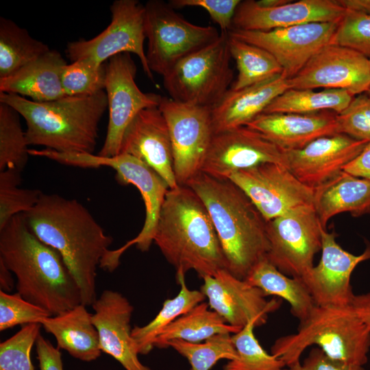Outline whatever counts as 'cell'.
Returning a JSON list of instances; mask_svg holds the SVG:
<instances>
[{"instance_id":"obj_52","label":"cell","mask_w":370,"mask_h":370,"mask_svg":"<svg viewBox=\"0 0 370 370\" xmlns=\"http://www.w3.org/2000/svg\"><path fill=\"white\" fill-rule=\"evenodd\" d=\"M367 92H368L369 97H370V88H369V91Z\"/></svg>"},{"instance_id":"obj_37","label":"cell","mask_w":370,"mask_h":370,"mask_svg":"<svg viewBox=\"0 0 370 370\" xmlns=\"http://www.w3.org/2000/svg\"><path fill=\"white\" fill-rule=\"evenodd\" d=\"M256 325L249 322L232 336L237 358L225 365L223 370H284L286 365L278 358L268 354L256 338Z\"/></svg>"},{"instance_id":"obj_9","label":"cell","mask_w":370,"mask_h":370,"mask_svg":"<svg viewBox=\"0 0 370 370\" xmlns=\"http://www.w3.org/2000/svg\"><path fill=\"white\" fill-rule=\"evenodd\" d=\"M57 162L81 168L109 166L116 171V180L123 185L132 184L140 193L145 206V219L142 230L132 240L121 247L123 251L135 245L147 251L152 243L166 195L169 186L153 169L138 158L126 153L102 157L93 153L54 152Z\"/></svg>"},{"instance_id":"obj_29","label":"cell","mask_w":370,"mask_h":370,"mask_svg":"<svg viewBox=\"0 0 370 370\" xmlns=\"http://www.w3.org/2000/svg\"><path fill=\"white\" fill-rule=\"evenodd\" d=\"M245 280L260 288L266 297L273 295L287 301L291 313L299 322L306 319L316 306L302 280L284 274L267 258L251 269Z\"/></svg>"},{"instance_id":"obj_47","label":"cell","mask_w":370,"mask_h":370,"mask_svg":"<svg viewBox=\"0 0 370 370\" xmlns=\"http://www.w3.org/2000/svg\"><path fill=\"white\" fill-rule=\"evenodd\" d=\"M343 171L370 181V141L362 151L344 167Z\"/></svg>"},{"instance_id":"obj_41","label":"cell","mask_w":370,"mask_h":370,"mask_svg":"<svg viewBox=\"0 0 370 370\" xmlns=\"http://www.w3.org/2000/svg\"><path fill=\"white\" fill-rule=\"evenodd\" d=\"M332 43L354 49L370 60V14L346 10Z\"/></svg>"},{"instance_id":"obj_10","label":"cell","mask_w":370,"mask_h":370,"mask_svg":"<svg viewBox=\"0 0 370 370\" xmlns=\"http://www.w3.org/2000/svg\"><path fill=\"white\" fill-rule=\"evenodd\" d=\"M323 228L314 206H301L267 221V258L284 274L303 280L321 249Z\"/></svg>"},{"instance_id":"obj_27","label":"cell","mask_w":370,"mask_h":370,"mask_svg":"<svg viewBox=\"0 0 370 370\" xmlns=\"http://www.w3.org/2000/svg\"><path fill=\"white\" fill-rule=\"evenodd\" d=\"M92 314L82 304L56 316L42 319L45 330L56 338L57 347L84 362H92L101 354Z\"/></svg>"},{"instance_id":"obj_42","label":"cell","mask_w":370,"mask_h":370,"mask_svg":"<svg viewBox=\"0 0 370 370\" xmlns=\"http://www.w3.org/2000/svg\"><path fill=\"white\" fill-rule=\"evenodd\" d=\"M51 317L42 308L25 300L18 293L10 294L0 291V331L18 325L38 323Z\"/></svg>"},{"instance_id":"obj_2","label":"cell","mask_w":370,"mask_h":370,"mask_svg":"<svg viewBox=\"0 0 370 370\" xmlns=\"http://www.w3.org/2000/svg\"><path fill=\"white\" fill-rule=\"evenodd\" d=\"M0 260L25 300L56 316L82 304L80 289L60 254L29 229L23 213L0 230Z\"/></svg>"},{"instance_id":"obj_6","label":"cell","mask_w":370,"mask_h":370,"mask_svg":"<svg viewBox=\"0 0 370 370\" xmlns=\"http://www.w3.org/2000/svg\"><path fill=\"white\" fill-rule=\"evenodd\" d=\"M314 345L333 360L364 366L370 351V328L352 304L316 305L295 333L274 342L271 354L287 367L300 361L303 352Z\"/></svg>"},{"instance_id":"obj_36","label":"cell","mask_w":370,"mask_h":370,"mask_svg":"<svg viewBox=\"0 0 370 370\" xmlns=\"http://www.w3.org/2000/svg\"><path fill=\"white\" fill-rule=\"evenodd\" d=\"M167 347L185 357L190 365V370H210L221 359L237 358V352L229 333L218 334L200 343L171 340L166 343Z\"/></svg>"},{"instance_id":"obj_13","label":"cell","mask_w":370,"mask_h":370,"mask_svg":"<svg viewBox=\"0 0 370 370\" xmlns=\"http://www.w3.org/2000/svg\"><path fill=\"white\" fill-rule=\"evenodd\" d=\"M159 109L169 130L173 170L179 186L201 172L214 134L211 108L192 106L162 97Z\"/></svg>"},{"instance_id":"obj_25","label":"cell","mask_w":370,"mask_h":370,"mask_svg":"<svg viewBox=\"0 0 370 370\" xmlns=\"http://www.w3.org/2000/svg\"><path fill=\"white\" fill-rule=\"evenodd\" d=\"M288 89V79L282 74L242 89H229L211 108L214 134L246 126Z\"/></svg>"},{"instance_id":"obj_40","label":"cell","mask_w":370,"mask_h":370,"mask_svg":"<svg viewBox=\"0 0 370 370\" xmlns=\"http://www.w3.org/2000/svg\"><path fill=\"white\" fill-rule=\"evenodd\" d=\"M42 325H24L12 336L0 343V370H34L31 352Z\"/></svg>"},{"instance_id":"obj_26","label":"cell","mask_w":370,"mask_h":370,"mask_svg":"<svg viewBox=\"0 0 370 370\" xmlns=\"http://www.w3.org/2000/svg\"><path fill=\"white\" fill-rule=\"evenodd\" d=\"M67 64L60 53L49 50L10 76L0 79V92L16 94L36 102H47L65 95L62 73Z\"/></svg>"},{"instance_id":"obj_8","label":"cell","mask_w":370,"mask_h":370,"mask_svg":"<svg viewBox=\"0 0 370 370\" xmlns=\"http://www.w3.org/2000/svg\"><path fill=\"white\" fill-rule=\"evenodd\" d=\"M144 6L147 64L152 73L162 77L180 60L212 44L220 36L214 27L188 21L169 3L151 0Z\"/></svg>"},{"instance_id":"obj_44","label":"cell","mask_w":370,"mask_h":370,"mask_svg":"<svg viewBox=\"0 0 370 370\" xmlns=\"http://www.w3.org/2000/svg\"><path fill=\"white\" fill-rule=\"evenodd\" d=\"M240 0H170L168 3L174 8L199 7L204 9L211 19L219 25L221 32H228Z\"/></svg>"},{"instance_id":"obj_32","label":"cell","mask_w":370,"mask_h":370,"mask_svg":"<svg viewBox=\"0 0 370 370\" xmlns=\"http://www.w3.org/2000/svg\"><path fill=\"white\" fill-rule=\"evenodd\" d=\"M354 95L343 89L289 88L277 97L263 113L308 114L332 111L339 114L350 104Z\"/></svg>"},{"instance_id":"obj_15","label":"cell","mask_w":370,"mask_h":370,"mask_svg":"<svg viewBox=\"0 0 370 370\" xmlns=\"http://www.w3.org/2000/svg\"><path fill=\"white\" fill-rule=\"evenodd\" d=\"M339 22L310 23L267 31L230 29L228 34L267 50L288 79L319 50L332 43Z\"/></svg>"},{"instance_id":"obj_11","label":"cell","mask_w":370,"mask_h":370,"mask_svg":"<svg viewBox=\"0 0 370 370\" xmlns=\"http://www.w3.org/2000/svg\"><path fill=\"white\" fill-rule=\"evenodd\" d=\"M110 10L109 25L90 40L68 42L67 57L71 62L87 59L101 65L117 54L132 53L139 58L145 75L153 82L144 49L145 6L137 0H116Z\"/></svg>"},{"instance_id":"obj_46","label":"cell","mask_w":370,"mask_h":370,"mask_svg":"<svg viewBox=\"0 0 370 370\" xmlns=\"http://www.w3.org/2000/svg\"><path fill=\"white\" fill-rule=\"evenodd\" d=\"M35 345L40 370H64L60 349L54 347L40 334Z\"/></svg>"},{"instance_id":"obj_23","label":"cell","mask_w":370,"mask_h":370,"mask_svg":"<svg viewBox=\"0 0 370 370\" xmlns=\"http://www.w3.org/2000/svg\"><path fill=\"white\" fill-rule=\"evenodd\" d=\"M131 155L156 171L175 188L173 150L166 119L158 107L141 110L127 127L120 153Z\"/></svg>"},{"instance_id":"obj_21","label":"cell","mask_w":370,"mask_h":370,"mask_svg":"<svg viewBox=\"0 0 370 370\" xmlns=\"http://www.w3.org/2000/svg\"><path fill=\"white\" fill-rule=\"evenodd\" d=\"M345 8L338 0H299L275 8H262L254 0L241 1L231 29L267 31L310 23L339 22Z\"/></svg>"},{"instance_id":"obj_45","label":"cell","mask_w":370,"mask_h":370,"mask_svg":"<svg viewBox=\"0 0 370 370\" xmlns=\"http://www.w3.org/2000/svg\"><path fill=\"white\" fill-rule=\"evenodd\" d=\"M284 370H365L363 366L343 363L328 357L320 348H313L301 362L286 367Z\"/></svg>"},{"instance_id":"obj_39","label":"cell","mask_w":370,"mask_h":370,"mask_svg":"<svg viewBox=\"0 0 370 370\" xmlns=\"http://www.w3.org/2000/svg\"><path fill=\"white\" fill-rule=\"evenodd\" d=\"M106 62L98 65L82 59L67 64L62 73V86L66 96L95 94L106 85Z\"/></svg>"},{"instance_id":"obj_33","label":"cell","mask_w":370,"mask_h":370,"mask_svg":"<svg viewBox=\"0 0 370 370\" xmlns=\"http://www.w3.org/2000/svg\"><path fill=\"white\" fill-rule=\"evenodd\" d=\"M42 42L13 21L0 18V79H5L49 51Z\"/></svg>"},{"instance_id":"obj_22","label":"cell","mask_w":370,"mask_h":370,"mask_svg":"<svg viewBox=\"0 0 370 370\" xmlns=\"http://www.w3.org/2000/svg\"><path fill=\"white\" fill-rule=\"evenodd\" d=\"M91 306L101 352L113 357L125 370H151L138 359L130 325L134 307L127 297L106 289Z\"/></svg>"},{"instance_id":"obj_24","label":"cell","mask_w":370,"mask_h":370,"mask_svg":"<svg viewBox=\"0 0 370 370\" xmlns=\"http://www.w3.org/2000/svg\"><path fill=\"white\" fill-rule=\"evenodd\" d=\"M336 113H262L246 127L284 151L299 149L323 136L341 134Z\"/></svg>"},{"instance_id":"obj_3","label":"cell","mask_w":370,"mask_h":370,"mask_svg":"<svg viewBox=\"0 0 370 370\" xmlns=\"http://www.w3.org/2000/svg\"><path fill=\"white\" fill-rule=\"evenodd\" d=\"M205 204L217 234L226 269L245 280L267 258V221L251 200L229 179L199 172L186 184Z\"/></svg>"},{"instance_id":"obj_38","label":"cell","mask_w":370,"mask_h":370,"mask_svg":"<svg viewBox=\"0 0 370 370\" xmlns=\"http://www.w3.org/2000/svg\"><path fill=\"white\" fill-rule=\"evenodd\" d=\"M21 171L6 169L0 171V230L13 217L32 210L42 192L38 189L20 187Z\"/></svg>"},{"instance_id":"obj_1","label":"cell","mask_w":370,"mask_h":370,"mask_svg":"<svg viewBox=\"0 0 370 370\" xmlns=\"http://www.w3.org/2000/svg\"><path fill=\"white\" fill-rule=\"evenodd\" d=\"M23 214L31 231L60 254L80 289L82 304L92 306L97 299V269L112 238L83 204L58 194L42 193Z\"/></svg>"},{"instance_id":"obj_48","label":"cell","mask_w":370,"mask_h":370,"mask_svg":"<svg viewBox=\"0 0 370 370\" xmlns=\"http://www.w3.org/2000/svg\"><path fill=\"white\" fill-rule=\"evenodd\" d=\"M352 304L362 321L370 328V293L355 295Z\"/></svg>"},{"instance_id":"obj_43","label":"cell","mask_w":370,"mask_h":370,"mask_svg":"<svg viewBox=\"0 0 370 370\" xmlns=\"http://www.w3.org/2000/svg\"><path fill=\"white\" fill-rule=\"evenodd\" d=\"M339 132L353 138L370 141V97L360 94L337 114Z\"/></svg>"},{"instance_id":"obj_34","label":"cell","mask_w":370,"mask_h":370,"mask_svg":"<svg viewBox=\"0 0 370 370\" xmlns=\"http://www.w3.org/2000/svg\"><path fill=\"white\" fill-rule=\"evenodd\" d=\"M228 44L238 70L237 77L230 89H242L282 74V66L267 50L230 35Z\"/></svg>"},{"instance_id":"obj_50","label":"cell","mask_w":370,"mask_h":370,"mask_svg":"<svg viewBox=\"0 0 370 370\" xmlns=\"http://www.w3.org/2000/svg\"><path fill=\"white\" fill-rule=\"evenodd\" d=\"M14 286L12 272L0 260V291L9 293Z\"/></svg>"},{"instance_id":"obj_19","label":"cell","mask_w":370,"mask_h":370,"mask_svg":"<svg viewBox=\"0 0 370 370\" xmlns=\"http://www.w3.org/2000/svg\"><path fill=\"white\" fill-rule=\"evenodd\" d=\"M334 231L321 230V256L302 280L317 306H348L356 295L351 285L352 272L360 262L370 259V244L360 255L343 249Z\"/></svg>"},{"instance_id":"obj_16","label":"cell","mask_w":370,"mask_h":370,"mask_svg":"<svg viewBox=\"0 0 370 370\" xmlns=\"http://www.w3.org/2000/svg\"><path fill=\"white\" fill-rule=\"evenodd\" d=\"M288 82L289 88L343 89L354 96L363 94L370 88V60L331 43L319 50Z\"/></svg>"},{"instance_id":"obj_12","label":"cell","mask_w":370,"mask_h":370,"mask_svg":"<svg viewBox=\"0 0 370 370\" xmlns=\"http://www.w3.org/2000/svg\"><path fill=\"white\" fill-rule=\"evenodd\" d=\"M136 65L129 53H119L106 62V93L109 121L104 143L97 155L112 157L119 154L124 133L143 110L159 107L162 96L144 92L135 78Z\"/></svg>"},{"instance_id":"obj_20","label":"cell","mask_w":370,"mask_h":370,"mask_svg":"<svg viewBox=\"0 0 370 370\" xmlns=\"http://www.w3.org/2000/svg\"><path fill=\"white\" fill-rule=\"evenodd\" d=\"M368 142L344 134L321 137L301 149L284 151L282 164L301 183L315 189L343 172Z\"/></svg>"},{"instance_id":"obj_18","label":"cell","mask_w":370,"mask_h":370,"mask_svg":"<svg viewBox=\"0 0 370 370\" xmlns=\"http://www.w3.org/2000/svg\"><path fill=\"white\" fill-rule=\"evenodd\" d=\"M203 280L200 291L208 299L210 309L227 323L240 329L249 322H254L256 327L262 325L269 314L280 307L275 299L267 301L260 288L236 278L227 269Z\"/></svg>"},{"instance_id":"obj_14","label":"cell","mask_w":370,"mask_h":370,"mask_svg":"<svg viewBox=\"0 0 370 370\" xmlns=\"http://www.w3.org/2000/svg\"><path fill=\"white\" fill-rule=\"evenodd\" d=\"M227 179L245 192L267 221L293 209L314 206L315 189L301 183L282 164H262Z\"/></svg>"},{"instance_id":"obj_30","label":"cell","mask_w":370,"mask_h":370,"mask_svg":"<svg viewBox=\"0 0 370 370\" xmlns=\"http://www.w3.org/2000/svg\"><path fill=\"white\" fill-rule=\"evenodd\" d=\"M208 306L203 301L178 317L160 333L154 341V347L164 348L168 341L175 339L200 343L218 334H235L241 330L227 323Z\"/></svg>"},{"instance_id":"obj_31","label":"cell","mask_w":370,"mask_h":370,"mask_svg":"<svg viewBox=\"0 0 370 370\" xmlns=\"http://www.w3.org/2000/svg\"><path fill=\"white\" fill-rule=\"evenodd\" d=\"M176 278L180 285L178 294L173 298L166 299L157 315L147 324L132 328V336L139 354L150 352L154 347L155 339L164 328L206 298L201 291L188 288L185 275H176Z\"/></svg>"},{"instance_id":"obj_35","label":"cell","mask_w":370,"mask_h":370,"mask_svg":"<svg viewBox=\"0 0 370 370\" xmlns=\"http://www.w3.org/2000/svg\"><path fill=\"white\" fill-rule=\"evenodd\" d=\"M20 116L14 108L0 102V171L15 169L22 172L28 162L29 145Z\"/></svg>"},{"instance_id":"obj_7","label":"cell","mask_w":370,"mask_h":370,"mask_svg":"<svg viewBox=\"0 0 370 370\" xmlns=\"http://www.w3.org/2000/svg\"><path fill=\"white\" fill-rule=\"evenodd\" d=\"M228 39V32H221L215 42L184 58L162 77L171 99L209 108L220 101L234 77Z\"/></svg>"},{"instance_id":"obj_17","label":"cell","mask_w":370,"mask_h":370,"mask_svg":"<svg viewBox=\"0 0 370 370\" xmlns=\"http://www.w3.org/2000/svg\"><path fill=\"white\" fill-rule=\"evenodd\" d=\"M284 150L243 126L214 133L201 171L219 179L265 163H283Z\"/></svg>"},{"instance_id":"obj_49","label":"cell","mask_w":370,"mask_h":370,"mask_svg":"<svg viewBox=\"0 0 370 370\" xmlns=\"http://www.w3.org/2000/svg\"><path fill=\"white\" fill-rule=\"evenodd\" d=\"M345 10L370 14V0H338Z\"/></svg>"},{"instance_id":"obj_51","label":"cell","mask_w":370,"mask_h":370,"mask_svg":"<svg viewBox=\"0 0 370 370\" xmlns=\"http://www.w3.org/2000/svg\"><path fill=\"white\" fill-rule=\"evenodd\" d=\"M291 1L292 0H259L256 1V3L258 6L262 8H275Z\"/></svg>"},{"instance_id":"obj_4","label":"cell","mask_w":370,"mask_h":370,"mask_svg":"<svg viewBox=\"0 0 370 370\" xmlns=\"http://www.w3.org/2000/svg\"><path fill=\"white\" fill-rule=\"evenodd\" d=\"M153 242L166 260L185 275L202 279L226 269V261L208 211L186 185L169 189L162 204Z\"/></svg>"},{"instance_id":"obj_28","label":"cell","mask_w":370,"mask_h":370,"mask_svg":"<svg viewBox=\"0 0 370 370\" xmlns=\"http://www.w3.org/2000/svg\"><path fill=\"white\" fill-rule=\"evenodd\" d=\"M314 208L325 229L328 221L338 214L360 217L370 213V181L343 171L315 188Z\"/></svg>"},{"instance_id":"obj_5","label":"cell","mask_w":370,"mask_h":370,"mask_svg":"<svg viewBox=\"0 0 370 370\" xmlns=\"http://www.w3.org/2000/svg\"><path fill=\"white\" fill-rule=\"evenodd\" d=\"M0 102L14 108L25 120L28 145L62 153H93L99 124L108 108L104 90L47 102L0 92Z\"/></svg>"}]
</instances>
